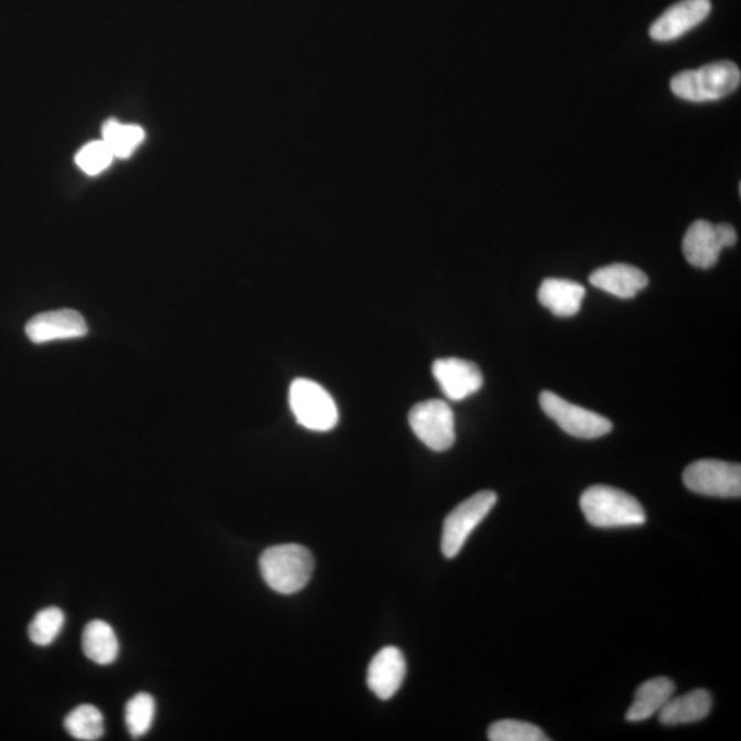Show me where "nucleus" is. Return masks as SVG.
Segmentation results:
<instances>
[{"label":"nucleus","mask_w":741,"mask_h":741,"mask_svg":"<svg viewBox=\"0 0 741 741\" xmlns=\"http://www.w3.org/2000/svg\"><path fill=\"white\" fill-rule=\"evenodd\" d=\"M260 570L264 581L275 592L293 594L311 581L314 559L311 551L299 544H282L264 551Z\"/></svg>","instance_id":"f257e3e1"},{"label":"nucleus","mask_w":741,"mask_h":741,"mask_svg":"<svg viewBox=\"0 0 741 741\" xmlns=\"http://www.w3.org/2000/svg\"><path fill=\"white\" fill-rule=\"evenodd\" d=\"M580 505L589 525L600 529L642 526L647 520L643 505L615 487L597 485L582 493Z\"/></svg>","instance_id":"f03ea898"},{"label":"nucleus","mask_w":741,"mask_h":741,"mask_svg":"<svg viewBox=\"0 0 741 741\" xmlns=\"http://www.w3.org/2000/svg\"><path fill=\"white\" fill-rule=\"evenodd\" d=\"M741 82L739 66L732 61H718L696 71L679 72L672 78L676 97L689 103H711L737 92Z\"/></svg>","instance_id":"7ed1b4c3"},{"label":"nucleus","mask_w":741,"mask_h":741,"mask_svg":"<svg viewBox=\"0 0 741 741\" xmlns=\"http://www.w3.org/2000/svg\"><path fill=\"white\" fill-rule=\"evenodd\" d=\"M291 412L302 428L325 432L339 425L340 414L334 398L318 382L299 378L289 390Z\"/></svg>","instance_id":"20e7f679"},{"label":"nucleus","mask_w":741,"mask_h":741,"mask_svg":"<svg viewBox=\"0 0 741 741\" xmlns=\"http://www.w3.org/2000/svg\"><path fill=\"white\" fill-rule=\"evenodd\" d=\"M497 503V494L482 491L460 503L443 522L441 551L447 559L458 556L471 533L484 520Z\"/></svg>","instance_id":"39448f33"},{"label":"nucleus","mask_w":741,"mask_h":741,"mask_svg":"<svg viewBox=\"0 0 741 741\" xmlns=\"http://www.w3.org/2000/svg\"><path fill=\"white\" fill-rule=\"evenodd\" d=\"M540 406L547 417L571 437L594 440L608 436L613 430V423L608 418L566 401L552 391L541 393Z\"/></svg>","instance_id":"423d86ee"},{"label":"nucleus","mask_w":741,"mask_h":741,"mask_svg":"<svg viewBox=\"0 0 741 741\" xmlns=\"http://www.w3.org/2000/svg\"><path fill=\"white\" fill-rule=\"evenodd\" d=\"M684 484L690 492L709 497L741 496V465L722 460H698L684 471Z\"/></svg>","instance_id":"0eeeda50"},{"label":"nucleus","mask_w":741,"mask_h":741,"mask_svg":"<svg viewBox=\"0 0 741 741\" xmlns=\"http://www.w3.org/2000/svg\"><path fill=\"white\" fill-rule=\"evenodd\" d=\"M738 243L737 229L731 224L698 221L690 224L683 240L685 258L696 268L715 267L721 251Z\"/></svg>","instance_id":"6e6552de"},{"label":"nucleus","mask_w":741,"mask_h":741,"mask_svg":"<svg viewBox=\"0 0 741 741\" xmlns=\"http://www.w3.org/2000/svg\"><path fill=\"white\" fill-rule=\"evenodd\" d=\"M408 422L415 436L431 451H448L457 440L452 408L445 401L429 400L417 404L409 411Z\"/></svg>","instance_id":"1a4fd4ad"},{"label":"nucleus","mask_w":741,"mask_h":741,"mask_svg":"<svg viewBox=\"0 0 741 741\" xmlns=\"http://www.w3.org/2000/svg\"><path fill=\"white\" fill-rule=\"evenodd\" d=\"M432 375L443 395L452 401L465 400L484 385L480 367L463 358H438L432 364Z\"/></svg>","instance_id":"9d476101"},{"label":"nucleus","mask_w":741,"mask_h":741,"mask_svg":"<svg viewBox=\"0 0 741 741\" xmlns=\"http://www.w3.org/2000/svg\"><path fill=\"white\" fill-rule=\"evenodd\" d=\"M710 13V0H681L651 25L649 36L656 42L676 41L704 22Z\"/></svg>","instance_id":"9b49d317"},{"label":"nucleus","mask_w":741,"mask_h":741,"mask_svg":"<svg viewBox=\"0 0 741 741\" xmlns=\"http://www.w3.org/2000/svg\"><path fill=\"white\" fill-rule=\"evenodd\" d=\"M25 333L33 344L82 339L88 334L86 320L72 309L36 314L26 323Z\"/></svg>","instance_id":"f8f14e48"},{"label":"nucleus","mask_w":741,"mask_h":741,"mask_svg":"<svg viewBox=\"0 0 741 741\" xmlns=\"http://www.w3.org/2000/svg\"><path fill=\"white\" fill-rule=\"evenodd\" d=\"M406 675L407 664L401 651L397 647L382 648L368 666V688L376 698L389 700L401 688Z\"/></svg>","instance_id":"ddd939ff"},{"label":"nucleus","mask_w":741,"mask_h":741,"mask_svg":"<svg viewBox=\"0 0 741 741\" xmlns=\"http://www.w3.org/2000/svg\"><path fill=\"white\" fill-rule=\"evenodd\" d=\"M589 282L605 293L627 300L647 288L648 278L642 269L629 266V264H611V266L592 272Z\"/></svg>","instance_id":"4468645a"},{"label":"nucleus","mask_w":741,"mask_h":741,"mask_svg":"<svg viewBox=\"0 0 741 741\" xmlns=\"http://www.w3.org/2000/svg\"><path fill=\"white\" fill-rule=\"evenodd\" d=\"M587 290L572 280L549 278L538 289V301L555 316L571 318L580 312Z\"/></svg>","instance_id":"2eb2a0df"},{"label":"nucleus","mask_w":741,"mask_h":741,"mask_svg":"<svg viewBox=\"0 0 741 741\" xmlns=\"http://www.w3.org/2000/svg\"><path fill=\"white\" fill-rule=\"evenodd\" d=\"M676 685L670 678L658 677L640 685L634 700L626 712L629 722H643L659 715L667 701L675 695Z\"/></svg>","instance_id":"dca6fc26"},{"label":"nucleus","mask_w":741,"mask_h":741,"mask_svg":"<svg viewBox=\"0 0 741 741\" xmlns=\"http://www.w3.org/2000/svg\"><path fill=\"white\" fill-rule=\"evenodd\" d=\"M711 707L712 698L709 690H690L667 701L659 712V721L666 727L699 722L710 715Z\"/></svg>","instance_id":"f3484780"},{"label":"nucleus","mask_w":741,"mask_h":741,"mask_svg":"<svg viewBox=\"0 0 741 741\" xmlns=\"http://www.w3.org/2000/svg\"><path fill=\"white\" fill-rule=\"evenodd\" d=\"M83 651L89 661L100 666L115 664L119 656L120 644L114 627L105 621L95 620L84 627Z\"/></svg>","instance_id":"a211bd4d"},{"label":"nucleus","mask_w":741,"mask_h":741,"mask_svg":"<svg viewBox=\"0 0 741 741\" xmlns=\"http://www.w3.org/2000/svg\"><path fill=\"white\" fill-rule=\"evenodd\" d=\"M65 729L72 738L77 740H99L105 733L103 712L93 705L78 706L66 716Z\"/></svg>","instance_id":"6ab92c4d"},{"label":"nucleus","mask_w":741,"mask_h":741,"mask_svg":"<svg viewBox=\"0 0 741 741\" xmlns=\"http://www.w3.org/2000/svg\"><path fill=\"white\" fill-rule=\"evenodd\" d=\"M103 138L115 157L128 159L143 142L144 131L138 126H126L117 120H109L103 128Z\"/></svg>","instance_id":"aec40b11"},{"label":"nucleus","mask_w":741,"mask_h":741,"mask_svg":"<svg viewBox=\"0 0 741 741\" xmlns=\"http://www.w3.org/2000/svg\"><path fill=\"white\" fill-rule=\"evenodd\" d=\"M155 700L153 696L140 692L128 700L126 706V726L132 738H142L153 726Z\"/></svg>","instance_id":"412c9836"},{"label":"nucleus","mask_w":741,"mask_h":741,"mask_svg":"<svg viewBox=\"0 0 741 741\" xmlns=\"http://www.w3.org/2000/svg\"><path fill=\"white\" fill-rule=\"evenodd\" d=\"M65 625V614L58 608H49L33 618L30 625V638L33 644L39 647H47L52 645L60 636L62 629Z\"/></svg>","instance_id":"4be33fe9"},{"label":"nucleus","mask_w":741,"mask_h":741,"mask_svg":"<svg viewBox=\"0 0 741 741\" xmlns=\"http://www.w3.org/2000/svg\"><path fill=\"white\" fill-rule=\"evenodd\" d=\"M487 738L492 741H547L540 728L530 722L503 720L492 723Z\"/></svg>","instance_id":"5701e85b"},{"label":"nucleus","mask_w":741,"mask_h":741,"mask_svg":"<svg viewBox=\"0 0 741 741\" xmlns=\"http://www.w3.org/2000/svg\"><path fill=\"white\" fill-rule=\"evenodd\" d=\"M114 159V153H111L104 140L84 146L76 155L77 165L88 173V175H98V173L105 171L110 165Z\"/></svg>","instance_id":"b1692460"}]
</instances>
